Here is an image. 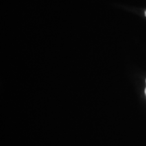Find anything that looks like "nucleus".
I'll return each instance as SVG.
<instances>
[{
	"instance_id": "obj_1",
	"label": "nucleus",
	"mask_w": 146,
	"mask_h": 146,
	"mask_svg": "<svg viewBox=\"0 0 146 146\" xmlns=\"http://www.w3.org/2000/svg\"><path fill=\"white\" fill-rule=\"evenodd\" d=\"M145 96H146V88L145 89Z\"/></svg>"
},
{
	"instance_id": "obj_2",
	"label": "nucleus",
	"mask_w": 146,
	"mask_h": 146,
	"mask_svg": "<svg viewBox=\"0 0 146 146\" xmlns=\"http://www.w3.org/2000/svg\"><path fill=\"white\" fill-rule=\"evenodd\" d=\"M145 16H146V11L145 12Z\"/></svg>"
}]
</instances>
